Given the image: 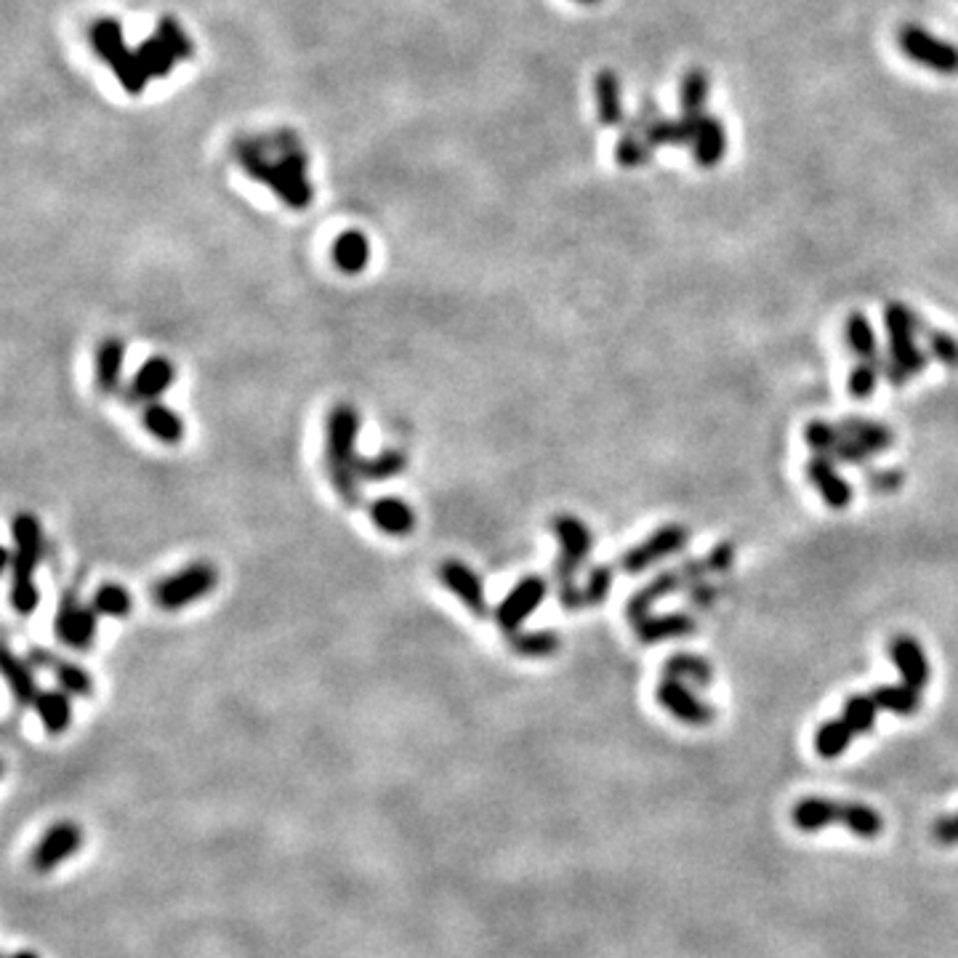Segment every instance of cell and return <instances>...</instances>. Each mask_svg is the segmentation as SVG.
<instances>
[{
    "label": "cell",
    "instance_id": "obj_1",
    "mask_svg": "<svg viewBox=\"0 0 958 958\" xmlns=\"http://www.w3.org/2000/svg\"><path fill=\"white\" fill-rule=\"evenodd\" d=\"M232 155L253 181L270 187L288 208L304 211L315 200V189L306 179L309 158H306L304 149H291V152L272 160L264 149L256 147L253 139H238L232 145Z\"/></svg>",
    "mask_w": 958,
    "mask_h": 958
},
{
    "label": "cell",
    "instance_id": "obj_2",
    "mask_svg": "<svg viewBox=\"0 0 958 958\" xmlns=\"http://www.w3.org/2000/svg\"><path fill=\"white\" fill-rule=\"evenodd\" d=\"M357 434L360 415L349 402H341L328 413L325 423V469L341 504L360 506V477H357Z\"/></svg>",
    "mask_w": 958,
    "mask_h": 958
},
{
    "label": "cell",
    "instance_id": "obj_3",
    "mask_svg": "<svg viewBox=\"0 0 958 958\" xmlns=\"http://www.w3.org/2000/svg\"><path fill=\"white\" fill-rule=\"evenodd\" d=\"M14 549L6 551V567L11 572V604L19 615H32L41 604V591L35 586V570L45 557L43 527L35 514L22 512L11 523Z\"/></svg>",
    "mask_w": 958,
    "mask_h": 958
},
{
    "label": "cell",
    "instance_id": "obj_4",
    "mask_svg": "<svg viewBox=\"0 0 958 958\" xmlns=\"http://www.w3.org/2000/svg\"><path fill=\"white\" fill-rule=\"evenodd\" d=\"M551 530L559 540V551H562L557 565H554V581H557L559 589V602H562V608L567 610H578L583 608V589H578L576 578L586 562V557L591 554L594 538H591V530L586 527V523H581L578 517H570V514L554 517Z\"/></svg>",
    "mask_w": 958,
    "mask_h": 958
},
{
    "label": "cell",
    "instance_id": "obj_5",
    "mask_svg": "<svg viewBox=\"0 0 958 958\" xmlns=\"http://www.w3.org/2000/svg\"><path fill=\"white\" fill-rule=\"evenodd\" d=\"M88 41L94 45V51L99 54L102 62L113 70V75L117 77V83H120L126 94L139 96L141 91L147 88L149 75L145 64L139 62L136 51H131L126 45L123 28L115 17H99L96 22H91Z\"/></svg>",
    "mask_w": 958,
    "mask_h": 958
},
{
    "label": "cell",
    "instance_id": "obj_6",
    "mask_svg": "<svg viewBox=\"0 0 958 958\" xmlns=\"http://www.w3.org/2000/svg\"><path fill=\"white\" fill-rule=\"evenodd\" d=\"M884 325L886 334H889V357L895 360L908 376L922 373L927 368V351L916 347V334H927V325L922 323V317L916 312H910L908 306L901 302L886 304L884 309Z\"/></svg>",
    "mask_w": 958,
    "mask_h": 958
},
{
    "label": "cell",
    "instance_id": "obj_7",
    "mask_svg": "<svg viewBox=\"0 0 958 958\" xmlns=\"http://www.w3.org/2000/svg\"><path fill=\"white\" fill-rule=\"evenodd\" d=\"M219 583V570L208 562H194L185 570L173 572V576L162 578L155 583L152 599L162 610H181L187 604L198 602L206 594H211Z\"/></svg>",
    "mask_w": 958,
    "mask_h": 958
},
{
    "label": "cell",
    "instance_id": "obj_8",
    "mask_svg": "<svg viewBox=\"0 0 958 958\" xmlns=\"http://www.w3.org/2000/svg\"><path fill=\"white\" fill-rule=\"evenodd\" d=\"M897 43H901L903 54L918 67L937 75H958V45L943 41V38L931 35L916 24H905Z\"/></svg>",
    "mask_w": 958,
    "mask_h": 958
},
{
    "label": "cell",
    "instance_id": "obj_9",
    "mask_svg": "<svg viewBox=\"0 0 958 958\" xmlns=\"http://www.w3.org/2000/svg\"><path fill=\"white\" fill-rule=\"evenodd\" d=\"M83 846V828L75 820H59L38 839L30 852V868L35 873H51L70 857L77 855Z\"/></svg>",
    "mask_w": 958,
    "mask_h": 958
},
{
    "label": "cell",
    "instance_id": "obj_10",
    "mask_svg": "<svg viewBox=\"0 0 958 958\" xmlns=\"http://www.w3.org/2000/svg\"><path fill=\"white\" fill-rule=\"evenodd\" d=\"M546 594H549V583H546L544 578L525 576L523 581L514 586V589L504 597V602L495 608L493 612L495 623L501 625L504 634H514V631L523 629L525 618L540 608V602H544Z\"/></svg>",
    "mask_w": 958,
    "mask_h": 958
},
{
    "label": "cell",
    "instance_id": "obj_11",
    "mask_svg": "<svg viewBox=\"0 0 958 958\" xmlns=\"http://www.w3.org/2000/svg\"><path fill=\"white\" fill-rule=\"evenodd\" d=\"M96 618L99 612L77 602L75 594H64L59 599V610L54 618V634L62 644L73 650H91L96 639Z\"/></svg>",
    "mask_w": 958,
    "mask_h": 958
},
{
    "label": "cell",
    "instance_id": "obj_12",
    "mask_svg": "<svg viewBox=\"0 0 958 958\" xmlns=\"http://www.w3.org/2000/svg\"><path fill=\"white\" fill-rule=\"evenodd\" d=\"M687 540H689L687 527H682V525L661 527V530H655L648 540H642V544L634 546V549H629L623 554L621 570L629 572V576H636V572L648 570L650 565L661 562V559H666V557H671V554L684 549V546H687Z\"/></svg>",
    "mask_w": 958,
    "mask_h": 958
},
{
    "label": "cell",
    "instance_id": "obj_13",
    "mask_svg": "<svg viewBox=\"0 0 958 958\" xmlns=\"http://www.w3.org/2000/svg\"><path fill=\"white\" fill-rule=\"evenodd\" d=\"M173 381H176V368L168 357L162 355L147 357L145 365L136 370L131 383H128L126 402L141 408L149 406V402H158L160 397L173 387Z\"/></svg>",
    "mask_w": 958,
    "mask_h": 958
},
{
    "label": "cell",
    "instance_id": "obj_14",
    "mask_svg": "<svg viewBox=\"0 0 958 958\" xmlns=\"http://www.w3.org/2000/svg\"><path fill=\"white\" fill-rule=\"evenodd\" d=\"M657 703L666 708L669 714H674L676 719L687 722L689 727H708L716 719L714 708L708 703H703L687 684L680 680H666L657 684Z\"/></svg>",
    "mask_w": 958,
    "mask_h": 958
},
{
    "label": "cell",
    "instance_id": "obj_15",
    "mask_svg": "<svg viewBox=\"0 0 958 958\" xmlns=\"http://www.w3.org/2000/svg\"><path fill=\"white\" fill-rule=\"evenodd\" d=\"M440 581L448 591H453L455 599H459L472 615L485 618L487 612H491L487 610L485 586H482L480 576L469 565L459 562V559H448V562L440 565Z\"/></svg>",
    "mask_w": 958,
    "mask_h": 958
},
{
    "label": "cell",
    "instance_id": "obj_16",
    "mask_svg": "<svg viewBox=\"0 0 958 958\" xmlns=\"http://www.w3.org/2000/svg\"><path fill=\"white\" fill-rule=\"evenodd\" d=\"M30 663H35L38 669H45L54 674V680L59 682V687L64 689V693L75 695V697H91L94 695V676L88 674L86 669L75 666V663L64 661V657H59L56 653H51V650L45 648H32L28 655Z\"/></svg>",
    "mask_w": 958,
    "mask_h": 958
},
{
    "label": "cell",
    "instance_id": "obj_17",
    "mask_svg": "<svg viewBox=\"0 0 958 958\" xmlns=\"http://www.w3.org/2000/svg\"><path fill=\"white\" fill-rule=\"evenodd\" d=\"M889 657H892V663L897 666V671L903 674V682L908 684V687L918 689V693L927 687L929 663H927V655H924L922 644H918L914 636H908V634L892 636L889 639Z\"/></svg>",
    "mask_w": 958,
    "mask_h": 958
},
{
    "label": "cell",
    "instance_id": "obj_18",
    "mask_svg": "<svg viewBox=\"0 0 958 958\" xmlns=\"http://www.w3.org/2000/svg\"><path fill=\"white\" fill-rule=\"evenodd\" d=\"M807 477L814 482L823 501L831 508H846L852 504V487L850 482L839 477L836 461H831L828 455H814L807 461Z\"/></svg>",
    "mask_w": 958,
    "mask_h": 958
},
{
    "label": "cell",
    "instance_id": "obj_19",
    "mask_svg": "<svg viewBox=\"0 0 958 958\" xmlns=\"http://www.w3.org/2000/svg\"><path fill=\"white\" fill-rule=\"evenodd\" d=\"M0 669H3V680L9 684L11 695H14V701L22 708H35L38 697H41V687H38L35 674H32L28 657H19L17 653H11L9 648L3 650V657H0Z\"/></svg>",
    "mask_w": 958,
    "mask_h": 958
},
{
    "label": "cell",
    "instance_id": "obj_20",
    "mask_svg": "<svg viewBox=\"0 0 958 958\" xmlns=\"http://www.w3.org/2000/svg\"><path fill=\"white\" fill-rule=\"evenodd\" d=\"M368 514L378 530L394 538L410 536L415 527L413 508H410V504H406L402 498H376L373 504L368 506Z\"/></svg>",
    "mask_w": 958,
    "mask_h": 958
},
{
    "label": "cell",
    "instance_id": "obj_21",
    "mask_svg": "<svg viewBox=\"0 0 958 958\" xmlns=\"http://www.w3.org/2000/svg\"><path fill=\"white\" fill-rule=\"evenodd\" d=\"M123 362H126V344L123 338L107 336L96 349V389L102 394H115L120 389Z\"/></svg>",
    "mask_w": 958,
    "mask_h": 958
},
{
    "label": "cell",
    "instance_id": "obj_22",
    "mask_svg": "<svg viewBox=\"0 0 958 958\" xmlns=\"http://www.w3.org/2000/svg\"><path fill=\"white\" fill-rule=\"evenodd\" d=\"M594 96H597V113L602 126L615 128L625 123V109H623V88L621 77L612 70H602L594 77Z\"/></svg>",
    "mask_w": 958,
    "mask_h": 958
},
{
    "label": "cell",
    "instance_id": "obj_23",
    "mask_svg": "<svg viewBox=\"0 0 958 958\" xmlns=\"http://www.w3.org/2000/svg\"><path fill=\"white\" fill-rule=\"evenodd\" d=\"M631 625H634L639 642L644 644L666 642V639L687 636L695 631V621L689 615H684V612H671V615H644L642 621Z\"/></svg>",
    "mask_w": 958,
    "mask_h": 958
},
{
    "label": "cell",
    "instance_id": "obj_24",
    "mask_svg": "<svg viewBox=\"0 0 958 958\" xmlns=\"http://www.w3.org/2000/svg\"><path fill=\"white\" fill-rule=\"evenodd\" d=\"M842 814H844V804H839V801L810 797V799H801L799 804L793 807L791 820L799 831L814 833L831 823H842Z\"/></svg>",
    "mask_w": 958,
    "mask_h": 958
},
{
    "label": "cell",
    "instance_id": "obj_25",
    "mask_svg": "<svg viewBox=\"0 0 958 958\" xmlns=\"http://www.w3.org/2000/svg\"><path fill=\"white\" fill-rule=\"evenodd\" d=\"M70 697L73 695L64 693V689H45L38 697L35 714L49 735H64L73 725V701Z\"/></svg>",
    "mask_w": 958,
    "mask_h": 958
},
{
    "label": "cell",
    "instance_id": "obj_26",
    "mask_svg": "<svg viewBox=\"0 0 958 958\" xmlns=\"http://www.w3.org/2000/svg\"><path fill=\"white\" fill-rule=\"evenodd\" d=\"M676 589H687V586H684L682 570H666V572H661V576H655L653 581L644 586L642 591H636V594L631 597L629 608H625V612H629V621L631 623L642 621V618L648 615L650 608H653L657 599H663Z\"/></svg>",
    "mask_w": 958,
    "mask_h": 958
},
{
    "label": "cell",
    "instance_id": "obj_27",
    "mask_svg": "<svg viewBox=\"0 0 958 958\" xmlns=\"http://www.w3.org/2000/svg\"><path fill=\"white\" fill-rule=\"evenodd\" d=\"M727 155V131L719 120L712 115H706L697 128V136L693 141V158L697 166L714 168L716 162Z\"/></svg>",
    "mask_w": 958,
    "mask_h": 958
},
{
    "label": "cell",
    "instance_id": "obj_28",
    "mask_svg": "<svg viewBox=\"0 0 958 958\" xmlns=\"http://www.w3.org/2000/svg\"><path fill=\"white\" fill-rule=\"evenodd\" d=\"M334 264L344 275H360L370 262V243L360 230H347L334 243Z\"/></svg>",
    "mask_w": 958,
    "mask_h": 958
},
{
    "label": "cell",
    "instance_id": "obj_29",
    "mask_svg": "<svg viewBox=\"0 0 958 958\" xmlns=\"http://www.w3.org/2000/svg\"><path fill=\"white\" fill-rule=\"evenodd\" d=\"M141 421H145L147 432L158 442H162V445H179V442L185 440V421H181V415L168 406H162L160 400L145 406Z\"/></svg>",
    "mask_w": 958,
    "mask_h": 958
},
{
    "label": "cell",
    "instance_id": "obj_30",
    "mask_svg": "<svg viewBox=\"0 0 958 958\" xmlns=\"http://www.w3.org/2000/svg\"><path fill=\"white\" fill-rule=\"evenodd\" d=\"M844 336H846V344H850V349L860 357V362H871V365H876L878 370H882V357H878L876 334H873L868 317L860 315V312H852V315L846 317Z\"/></svg>",
    "mask_w": 958,
    "mask_h": 958
},
{
    "label": "cell",
    "instance_id": "obj_31",
    "mask_svg": "<svg viewBox=\"0 0 958 958\" xmlns=\"http://www.w3.org/2000/svg\"><path fill=\"white\" fill-rule=\"evenodd\" d=\"M663 676L666 680H680L684 684H695V687H708L714 682V669L706 657L701 655H671L663 666Z\"/></svg>",
    "mask_w": 958,
    "mask_h": 958
},
{
    "label": "cell",
    "instance_id": "obj_32",
    "mask_svg": "<svg viewBox=\"0 0 958 958\" xmlns=\"http://www.w3.org/2000/svg\"><path fill=\"white\" fill-rule=\"evenodd\" d=\"M839 427H842V432L846 436H852V440H855L857 445H863L871 455L889 451L892 442H895V434H892L889 429H886L884 423H878V421L844 419L842 423H839Z\"/></svg>",
    "mask_w": 958,
    "mask_h": 958
},
{
    "label": "cell",
    "instance_id": "obj_33",
    "mask_svg": "<svg viewBox=\"0 0 958 958\" xmlns=\"http://www.w3.org/2000/svg\"><path fill=\"white\" fill-rule=\"evenodd\" d=\"M408 469V455L402 451H383L373 459L357 461V477L360 482H383L392 480Z\"/></svg>",
    "mask_w": 958,
    "mask_h": 958
},
{
    "label": "cell",
    "instance_id": "obj_34",
    "mask_svg": "<svg viewBox=\"0 0 958 958\" xmlns=\"http://www.w3.org/2000/svg\"><path fill=\"white\" fill-rule=\"evenodd\" d=\"M708 94H712V77H708V73H703V70H689V73L682 77V88H680L682 115H689V117L706 115Z\"/></svg>",
    "mask_w": 958,
    "mask_h": 958
},
{
    "label": "cell",
    "instance_id": "obj_35",
    "mask_svg": "<svg viewBox=\"0 0 958 958\" xmlns=\"http://www.w3.org/2000/svg\"><path fill=\"white\" fill-rule=\"evenodd\" d=\"M852 738H855V729L846 725L844 716L842 719H831L814 735V751L823 756V759H836V756L846 751Z\"/></svg>",
    "mask_w": 958,
    "mask_h": 958
},
{
    "label": "cell",
    "instance_id": "obj_36",
    "mask_svg": "<svg viewBox=\"0 0 958 958\" xmlns=\"http://www.w3.org/2000/svg\"><path fill=\"white\" fill-rule=\"evenodd\" d=\"M871 697L878 708L901 716H914L922 708V693L908 687V684H903V687H873Z\"/></svg>",
    "mask_w": 958,
    "mask_h": 958
},
{
    "label": "cell",
    "instance_id": "obj_37",
    "mask_svg": "<svg viewBox=\"0 0 958 958\" xmlns=\"http://www.w3.org/2000/svg\"><path fill=\"white\" fill-rule=\"evenodd\" d=\"M506 639L508 648L523 657H546L559 650V636L554 631H514Z\"/></svg>",
    "mask_w": 958,
    "mask_h": 958
},
{
    "label": "cell",
    "instance_id": "obj_38",
    "mask_svg": "<svg viewBox=\"0 0 958 958\" xmlns=\"http://www.w3.org/2000/svg\"><path fill=\"white\" fill-rule=\"evenodd\" d=\"M136 56H139L141 64H145L149 77H168L173 73L176 62H179L173 51L168 49L158 35L145 38V41L139 43V49H136Z\"/></svg>",
    "mask_w": 958,
    "mask_h": 958
},
{
    "label": "cell",
    "instance_id": "obj_39",
    "mask_svg": "<svg viewBox=\"0 0 958 958\" xmlns=\"http://www.w3.org/2000/svg\"><path fill=\"white\" fill-rule=\"evenodd\" d=\"M91 608L104 618H126L134 610V597L120 583H104L91 599Z\"/></svg>",
    "mask_w": 958,
    "mask_h": 958
},
{
    "label": "cell",
    "instance_id": "obj_40",
    "mask_svg": "<svg viewBox=\"0 0 958 958\" xmlns=\"http://www.w3.org/2000/svg\"><path fill=\"white\" fill-rule=\"evenodd\" d=\"M650 158H653V147H650L648 136L631 131V128H623V136L618 139L615 145V162L623 168H636L644 166Z\"/></svg>",
    "mask_w": 958,
    "mask_h": 958
},
{
    "label": "cell",
    "instance_id": "obj_41",
    "mask_svg": "<svg viewBox=\"0 0 958 958\" xmlns=\"http://www.w3.org/2000/svg\"><path fill=\"white\" fill-rule=\"evenodd\" d=\"M842 823L860 839H876L884 831L882 814L865 804H844Z\"/></svg>",
    "mask_w": 958,
    "mask_h": 958
},
{
    "label": "cell",
    "instance_id": "obj_42",
    "mask_svg": "<svg viewBox=\"0 0 958 958\" xmlns=\"http://www.w3.org/2000/svg\"><path fill=\"white\" fill-rule=\"evenodd\" d=\"M876 712L878 706L873 703L871 695H852L846 697L842 716L846 719V725L855 729V735H863L873 733V727H876Z\"/></svg>",
    "mask_w": 958,
    "mask_h": 958
},
{
    "label": "cell",
    "instance_id": "obj_43",
    "mask_svg": "<svg viewBox=\"0 0 958 958\" xmlns=\"http://www.w3.org/2000/svg\"><path fill=\"white\" fill-rule=\"evenodd\" d=\"M158 38L168 45V49L173 51L176 59H194V54H198V51H194L192 38L187 35L185 28H181L179 19L176 17H168V14L160 17Z\"/></svg>",
    "mask_w": 958,
    "mask_h": 958
},
{
    "label": "cell",
    "instance_id": "obj_44",
    "mask_svg": "<svg viewBox=\"0 0 958 958\" xmlns=\"http://www.w3.org/2000/svg\"><path fill=\"white\" fill-rule=\"evenodd\" d=\"M804 440L814 453L831 455L833 451H836L839 442L844 440V432H842V427H836V423L810 421L804 429Z\"/></svg>",
    "mask_w": 958,
    "mask_h": 958
},
{
    "label": "cell",
    "instance_id": "obj_45",
    "mask_svg": "<svg viewBox=\"0 0 958 958\" xmlns=\"http://www.w3.org/2000/svg\"><path fill=\"white\" fill-rule=\"evenodd\" d=\"M927 341H929V349H931V355L937 357V360H940L945 368H958V341L950 334H945V330H935V328H927Z\"/></svg>",
    "mask_w": 958,
    "mask_h": 958
},
{
    "label": "cell",
    "instance_id": "obj_46",
    "mask_svg": "<svg viewBox=\"0 0 958 958\" xmlns=\"http://www.w3.org/2000/svg\"><path fill=\"white\" fill-rule=\"evenodd\" d=\"M612 583V570L608 565H599L591 570L589 581L583 586V608H589V604H602L604 597H608Z\"/></svg>",
    "mask_w": 958,
    "mask_h": 958
},
{
    "label": "cell",
    "instance_id": "obj_47",
    "mask_svg": "<svg viewBox=\"0 0 958 958\" xmlns=\"http://www.w3.org/2000/svg\"><path fill=\"white\" fill-rule=\"evenodd\" d=\"M878 373H882V370H878L876 365L860 362L857 368L850 373V394H855L857 400H865V397H871L873 392H876Z\"/></svg>",
    "mask_w": 958,
    "mask_h": 958
},
{
    "label": "cell",
    "instance_id": "obj_48",
    "mask_svg": "<svg viewBox=\"0 0 958 958\" xmlns=\"http://www.w3.org/2000/svg\"><path fill=\"white\" fill-rule=\"evenodd\" d=\"M868 455L871 453L865 451L863 445H857V442L852 440V436L844 434V440L839 442L836 451L828 455V459H831V461H842V464H863V461L868 459Z\"/></svg>",
    "mask_w": 958,
    "mask_h": 958
},
{
    "label": "cell",
    "instance_id": "obj_49",
    "mask_svg": "<svg viewBox=\"0 0 958 958\" xmlns=\"http://www.w3.org/2000/svg\"><path fill=\"white\" fill-rule=\"evenodd\" d=\"M865 480H868V485L876 493H895L897 487L903 485V472H897V469H886V472H868L865 474Z\"/></svg>",
    "mask_w": 958,
    "mask_h": 958
},
{
    "label": "cell",
    "instance_id": "obj_50",
    "mask_svg": "<svg viewBox=\"0 0 958 958\" xmlns=\"http://www.w3.org/2000/svg\"><path fill=\"white\" fill-rule=\"evenodd\" d=\"M735 562V546L733 544H719L716 549L708 554L706 565L708 572H727Z\"/></svg>",
    "mask_w": 958,
    "mask_h": 958
},
{
    "label": "cell",
    "instance_id": "obj_51",
    "mask_svg": "<svg viewBox=\"0 0 958 958\" xmlns=\"http://www.w3.org/2000/svg\"><path fill=\"white\" fill-rule=\"evenodd\" d=\"M931 833L940 844H958V814L956 818H940L931 825Z\"/></svg>",
    "mask_w": 958,
    "mask_h": 958
},
{
    "label": "cell",
    "instance_id": "obj_52",
    "mask_svg": "<svg viewBox=\"0 0 958 958\" xmlns=\"http://www.w3.org/2000/svg\"><path fill=\"white\" fill-rule=\"evenodd\" d=\"M716 594H719V591H716L712 583L701 581V583H695L693 589H689V602H693L695 608H712V604L716 602Z\"/></svg>",
    "mask_w": 958,
    "mask_h": 958
},
{
    "label": "cell",
    "instance_id": "obj_53",
    "mask_svg": "<svg viewBox=\"0 0 958 958\" xmlns=\"http://www.w3.org/2000/svg\"><path fill=\"white\" fill-rule=\"evenodd\" d=\"M9 958H41L35 954V950H17V954H11Z\"/></svg>",
    "mask_w": 958,
    "mask_h": 958
},
{
    "label": "cell",
    "instance_id": "obj_54",
    "mask_svg": "<svg viewBox=\"0 0 958 958\" xmlns=\"http://www.w3.org/2000/svg\"><path fill=\"white\" fill-rule=\"evenodd\" d=\"M576 3H583V6H597L599 0H576Z\"/></svg>",
    "mask_w": 958,
    "mask_h": 958
}]
</instances>
